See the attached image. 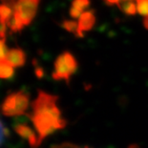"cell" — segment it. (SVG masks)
<instances>
[{"mask_svg": "<svg viewBox=\"0 0 148 148\" xmlns=\"http://www.w3.org/2000/svg\"><path fill=\"white\" fill-rule=\"evenodd\" d=\"M56 102L58 97L40 90L36 99L32 102V112L28 116L41 143L53 132L66 126V121Z\"/></svg>", "mask_w": 148, "mask_h": 148, "instance_id": "6da1fadb", "label": "cell"}, {"mask_svg": "<svg viewBox=\"0 0 148 148\" xmlns=\"http://www.w3.org/2000/svg\"><path fill=\"white\" fill-rule=\"evenodd\" d=\"M30 97L24 91L11 93L5 97L0 105V111L6 116L24 115L29 109Z\"/></svg>", "mask_w": 148, "mask_h": 148, "instance_id": "7a4b0ae2", "label": "cell"}, {"mask_svg": "<svg viewBox=\"0 0 148 148\" xmlns=\"http://www.w3.org/2000/svg\"><path fill=\"white\" fill-rule=\"evenodd\" d=\"M77 69V62L75 56L69 52H64L58 56L55 61V71L53 78L56 80H70Z\"/></svg>", "mask_w": 148, "mask_h": 148, "instance_id": "3957f363", "label": "cell"}, {"mask_svg": "<svg viewBox=\"0 0 148 148\" xmlns=\"http://www.w3.org/2000/svg\"><path fill=\"white\" fill-rule=\"evenodd\" d=\"M38 4L39 0H18L14 4V16L27 26L36 16Z\"/></svg>", "mask_w": 148, "mask_h": 148, "instance_id": "277c9868", "label": "cell"}, {"mask_svg": "<svg viewBox=\"0 0 148 148\" xmlns=\"http://www.w3.org/2000/svg\"><path fill=\"white\" fill-rule=\"evenodd\" d=\"M14 130L15 132L19 135L20 137H22L25 140H28L30 146L32 148H36L37 146L40 145L41 141L39 140L38 135L36 134L32 128L29 125H27L26 123H17L14 125Z\"/></svg>", "mask_w": 148, "mask_h": 148, "instance_id": "5b68a950", "label": "cell"}, {"mask_svg": "<svg viewBox=\"0 0 148 148\" xmlns=\"http://www.w3.org/2000/svg\"><path fill=\"white\" fill-rule=\"evenodd\" d=\"M96 23V16L94 11L85 12L81 14L78 21V34L77 37H83V33L90 31Z\"/></svg>", "mask_w": 148, "mask_h": 148, "instance_id": "8992f818", "label": "cell"}, {"mask_svg": "<svg viewBox=\"0 0 148 148\" xmlns=\"http://www.w3.org/2000/svg\"><path fill=\"white\" fill-rule=\"evenodd\" d=\"M6 60L14 67H22L26 63V53L19 48L10 49L6 56Z\"/></svg>", "mask_w": 148, "mask_h": 148, "instance_id": "52a82bcc", "label": "cell"}, {"mask_svg": "<svg viewBox=\"0 0 148 148\" xmlns=\"http://www.w3.org/2000/svg\"><path fill=\"white\" fill-rule=\"evenodd\" d=\"M14 75V69L10 62L6 59L0 60V78L3 79H9L12 78Z\"/></svg>", "mask_w": 148, "mask_h": 148, "instance_id": "ba28073f", "label": "cell"}, {"mask_svg": "<svg viewBox=\"0 0 148 148\" xmlns=\"http://www.w3.org/2000/svg\"><path fill=\"white\" fill-rule=\"evenodd\" d=\"M12 15V10L8 4L0 5V23L7 24L11 21Z\"/></svg>", "mask_w": 148, "mask_h": 148, "instance_id": "9c48e42d", "label": "cell"}, {"mask_svg": "<svg viewBox=\"0 0 148 148\" xmlns=\"http://www.w3.org/2000/svg\"><path fill=\"white\" fill-rule=\"evenodd\" d=\"M119 9H121V11L125 12L126 14L129 15H134L136 14V5L134 4L132 1H124L122 3H119Z\"/></svg>", "mask_w": 148, "mask_h": 148, "instance_id": "30bf717a", "label": "cell"}, {"mask_svg": "<svg viewBox=\"0 0 148 148\" xmlns=\"http://www.w3.org/2000/svg\"><path fill=\"white\" fill-rule=\"evenodd\" d=\"M61 27L70 33L75 34L77 36L78 34V23L73 20H65L62 22Z\"/></svg>", "mask_w": 148, "mask_h": 148, "instance_id": "8fae6325", "label": "cell"}, {"mask_svg": "<svg viewBox=\"0 0 148 148\" xmlns=\"http://www.w3.org/2000/svg\"><path fill=\"white\" fill-rule=\"evenodd\" d=\"M8 26L10 27V29L12 30V32L16 33V32H20V31L23 30L24 24L22 23L21 20H19L18 18H15L14 16L11 19V21L8 23Z\"/></svg>", "mask_w": 148, "mask_h": 148, "instance_id": "7c38bea8", "label": "cell"}, {"mask_svg": "<svg viewBox=\"0 0 148 148\" xmlns=\"http://www.w3.org/2000/svg\"><path fill=\"white\" fill-rule=\"evenodd\" d=\"M137 11L140 15L148 16V0H137Z\"/></svg>", "mask_w": 148, "mask_h": 148, "instance_id": "4fadbf2b", "label": "cell"}, {"mask_svg": "<svg viewBox=\"0 0 148 148\" xmlns=\"http://www.w3.org/2000/svg\"><path fill=\"white\" fill-rule=\"evenodd\" d=\"M89 5H90V0H73L72 8H74L75 10L82 12L83 10H85L86 8L89 7Z\"/></svg>", "mask_w": 148, "mask_h": 148, "instance_id": "5bb4252c", "label": "cell"}, {"mask_svg": "<svg viewBox=\"0 0 148 148\" xmlns=\"http://www.w3.org/2000/svg\"><path fill=\"white\" fill-rule=\"evenodd\" d=\"M9 135H10L9 130L5 127V125L3 124V122L1 121V119H0V146L4 143L6 138L9 137Z\"/></svg>", "mask_w": 148, "mask_h": 148, "instance_id": "9a60e30c", "label": "cell"}, {"mask_svg": "<svg viewBox=\"0 0 148 148\" xmlns=\"http://www.w3.org/2000/svg\"><path fill=\"white\" fill-rule=\"evenodd\" d=\"M9 50L6 46V39H0V60H4L6 59V56H7Z\"/></svg>", "mask_w": 148, "mask_h": 148, "instance_id": "2e32d148", "label": "cell"}, {"mask_svg": "<svg viewBox=\"0 0 148 148\" xmlns=\"http://www.w3.org/2000/svg\"><path fill=\"white\" fill-rule=\"evenodd\" d=\"M51 148H84V147L75 145V144H72V143H61V144L53 145Z\"/></svg>", "mask_w": 148, "mask_h": 148, "instance_id": "e0dca14e", "label": "cell"}, {"mask_svg": "<svg viewBox=\"0 0 148 148\" xmlns=\"http://www.w3.org/2000/svg\"><path fill=\"white\" fill-rule=\"evenodd\" d=\"M6 33H7V24L0 23V37H1V39L6 37Z\"/></svg>", "mask_w": 148, "mask_h": 148, "instance_id": "ac0fdd59", "label": "cell"}, {"mask_svg": "<svg viewBox=\"0 0 148 148\" xmlns=\"http://www.w3.org/2000/svg\"><path fill=\"white\" fill-rule=\"evenodd\" d=\"M81 14H82V12H80L79 11H77V10H75V9L74 8H72L70 9V15L73 18H77V17H80L81 16Z\"/></svg>", "mask_w": 148, "mask_h": 148, "instance_id": "d6986e66", "label": "cell"}, {"mask_svg": "<svg viewBox=\"0 0 148 148\" xmlns=\"http://www.w3.org/2000/svg\"><path fill=\"white\" fill-rule=\"evenodd\" d=\"M44 75V72H43V70L40 67H37V68H36V75L37 77H42V75Z\"/></svg>", "mask_w": 148, "mask_h": 148, "instance_id": "ffe728a7", "label": "cell"}, {"mask_svg": "<svg viewBox=\"0 0 148 148\" xmlns=\"http://www.w3.org/2000/svg\"><path fill=\"white\" fill-rule=\"evenodd\" d=\"M104 1H106L110 5H112V4H118V5H119V0H104Z\"/></svg>", "mask_w": 148, "mask_h": 148, "instance_id": "44dd1931", "label": "cell"}, {"mask_svg": "<svg viewBox=\"0 0 148 148\" xmlns=\"http://www.w3.org/2000/svg\"><path fill=\"white\" fill-rule=\"evenodd\" d=\"M143 26L145 29L148 30V16H146L145 18H144V20H143Z\"/></svg>", "mask_w": 148, "mask_h": 148, "instance_id": "7402d4cb", "label": "cell"}, {"mask_svg": "<svg viewBox=\"0 0 148 148\" xmlns=\"http://www.w3.org/2000/svg\"><path fill=\"white\" fill-rule=\"evenodd\" d=\"M123 1H131V0H123Z\"/></svg>", "mask_w": 148, "mask_h": 148, "instance_id": "603a6c76", "label": "cell"}, {"mask_svg": "<svg viewBox=\"0 0 148 148\" xmlns=\"http://www.w3.org/2000/svg\"><path fill=\"white\" fill-rule=\"evenodd\" d=\"M2 1H5V0H2ZM12 1H14V0H12Z\"/></svg>", "mask_w": 148, "mask_h": 148, "instance_id": "cb8c5ba5", "label": "cell"}]
</instances>
